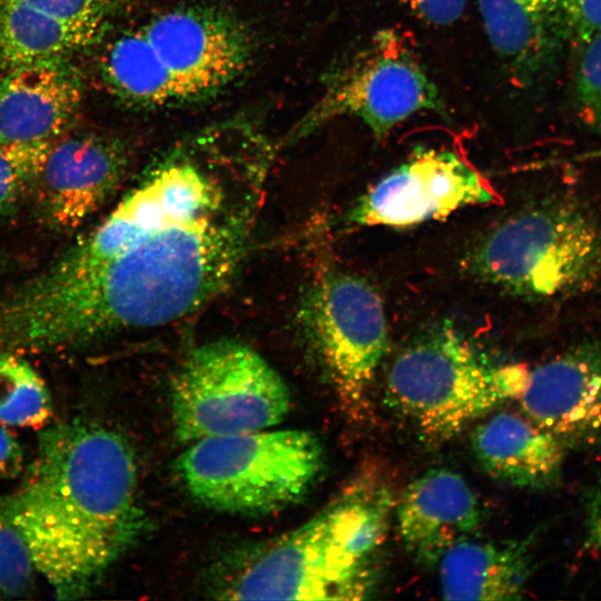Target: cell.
<instances>
[{
	"mask_svg": "<svg viewBox=\"0 0 601 601\" xmlns=\"http://www.w3.org/2000/svg\"><path fill=\"white\" fill-rule=\"evenodd\" d=\"M0 512L21 535L55 597L82 598L141 528L131 447L98 423L51 425L39 433L20 485L0 497Z\"/></svg>",
	"mask_w": 601,
	"mask_h": 601,
	"instance_id": "2",
	"label": "cell"
},
{
	"mask_svg": "<svg viewBox=\"0 0 601 601\" xmlns=\"http://www.w3.org/2000/svg\"><path fill=\"white\" fill-rule=\"evenodd\" d=\"M126 168L125 147L115 138L98 134L59 138L31 190L40 218L56 229H75L105 203Z\"/></svg>",
	"mask_w": 601,
	"mask_h": 601,
	"instance_id": "13",
	"label": "cell"
},
{
	"mask_svg": "<svg viewBox=\"0 0 601 601\" xmlns=\"http://www.w3.org/2000/svg\"><path fill=\"white\" fill-rule=\"evenodd\" d=\"M585 543L601 556V482L588 493L585 502Z\"/></svg>",
	"mask_w": 601,
	"mask_h": 601,
	"instance_id": "27",
	"label": "cell"
},
{
	"mask_svg": "<svg viewBox=\"0 0 601 601\" xmlns=\"http://www.w3.org/2000/svg\"><path fill=\"white\" fill-rule=\"evenodd\" d=\"M472 449L492 477L521 487H544L558 481L563 445L531 420L500 412L472 434Z\"/></svg>",
	"mask_w": 601,
	"mask_h": 601,
	"instance_id": "18",
	"label": "cell"
},
{
	"mask_svg": "<svg viewBox=\"0 0 601 601\" xmlns=\"http://www.w3.org/2000/svg\"><path fill=\"white\" fill-rule=\"evenodd\" d=\"M392 494L355 479L326 509L252 560L225 590L234 600H363L376 584Z\"/></svg>",
	"mask_w": 601,
	"mask_h": 601,
	"instance_id": "3",
	"label": "cell"
},
{
	"mask_svg": "<svg viewBox=\"0 0 601 601\" xmlns=\"http://www.w3.org/2000/svg\"><path fill=\"white\" fill-rule=\"evenodd\" d=\"M566 41L579 49L601 32V0H560Z\"/></svg>",
	"mask_w": 601,
	"mask_h": 601,
	"instance_id": "24",
	"label": "cell"
},
{
	"mask_svg": "<svg viewBox=\"0 0 601 601\" xmlns=\"http://www.w3.org/2000/svg\"><path fill=\"white\" fill-rule=\"evenodd\" d=\"M23 467V453L16 436L0 423V481L16 477Z\"/></svg>",
	"mask_w": 601,
	"mask_h": 601,
	"instance_id": "26",
	"label": "cell"
},
{
	"mask_svg": "<svg viewBox=\"0 0 601 601\" xmlns=\"http://www.w3.org/2000/svg\"><path fill=\"white\" fill-rule=\"evenodd\" d=\"M303 321L343 404L358 412L390 345L380 294L359 276L326 273L305 299Z\"/></svg>",
	"mask_w": 601,
	"mask_h": 601,
	"instance_id": "10",
	"label": "cell"
},
{
	"mask_svg": "<svg viewBox=\"0 0 601 601\" xmlns=\"http://www.w3.org/2000/svg\"><path fill=\"white\" fill-rule=\"evenodd\" d=\"M493 200L487 181L460 155L420 148L365 193L347 213L346 221L408 227Z\"/></svg>",
	"mask_w": 601,
	"mask_h": 601,
	"instance_id": "11",
	"label": "cell"
},
{
	"mask_svg": "<svg viewBox=\"0 0 601 601\" xmlns=\"http://www.w3.org/2000/svg\"><path fill=\"white\" fill-rule=\"evenodd\" d=\"M35 572L21 535L0 512V598L26 592L33 582Z\"/></svg>",
	"mask_w": 601,
	"mask_h": 601,
	"instance_id": "23",
	"label": "cell"
},
{
	"mask_svg": "<svg viewBox=\"0 0 601 601\" xmlns=\"http://www.w3.org/2000/svg\"><path fill=\"white\" fill-rule=\"evenodd\" d=\"M420 20L433 26H449L463 14L469 0H397Z\"/></svg>",
	"mask_w": 601,
	"mask_h": 601,
	"instance_id": "25",
	"label": "cell"
},
{
	"mask_svg": "<svg viewBox=\"0 0 601 601\" xmlns=\"http://www.w3.org/2000/svg\"><path fill=\"white\" fill-rule=\"evenodd\" d=\"M1 264H2V263H1V258H0V266H1Z\"/></svg>",
	"mask_w": 601,
	"mask_h": 601,
	"instance_id": "28",
	"label": "cell"
},
{
	"mask_svg": "<svg viewBox=\"0 0 601 601\" xmlns=\"http://www.w3.org/2000/svg\"><path fill=\"white\" fill-rule=\"evenodd\" d=\"M177 440L267 430L290 410V394L277 371L250 346L217 339L191 351L171 385Z\"/></svg>",
	"mask_w": 601,
	"mask_h": 601,
	"instance_id": "8",
	"label": "cell"
},
{
	"mask_svg": "<svg viewBox=\"0 0 601 601\" xmlns=\"http://www.w3.org/2000/svg\"><path fill=\"white\" fill-rule=\"evenodd\" d=\"M120 0H0V65L62 60L106 29Z\"/></svg>",
	"mask_w": 601,
	"mask_h": 601,
	"instance_id": "14",
	"label": "cell"
},
{
	"mask_svg": "<svg viewBox=\"0 0 601 601\" xmlns=\"http://www.w3.org/2000/svg\"><path fill=\"white\" fill-rule=\"evenodd\" d=\"M519 398L526 417L564 449H601V339L529 370Z\"/></svg>",
	"mask_w": 601,
	"mask_h": 601,
	"instance_id": "12",
	"label": "cell"
},
{
	"mask_svg": "<svg viewBox=\"0 0 601 601\" xmlns=\"http://www.w3.org/2000/svg\"><path fill=\"white\" fill-rule=\"evenodd\" d=\"M273 156L267 137L240 119L179 140L90 234L0 299V341L79 347L205 306L246 254Z\"/></svg>",
	"mask_w": 601,
	"mask_h": 601,
	"instance_id": "1",
	"label": "cell"
},
{
	"mask_svg": "<svg viewBox=\"0 0 601 601\" xmlns=\"http://www.w3.org/2000/svg\"><path fill=\"white\" fill-rule=\"evenodd\" d=\"M446 600H515L522 598L532 570L529 540H463L439 562Z\"/></svg>",
	"mask_w": 601,
	"mask_h": 601,
	"instance_id": "19",
	"label": "cell"
},
{
	"mask_svg": "<svg viewBox=\"0 0 601 601\" xmlns=\"http://www.w3.org/2000/svg\"><path fill=\"white\" fill-rule=\"evenodd\" d=\"M466 265L481 280L516 296L571 295L601 277V227L571 204L523 209L489 229Z\"/></svg>",
	"mask_w": 601,
	"mask_h": 601,
	"instance_id": "7",
	"label": "cell"
},
{
	"mask_svg": "<svg viewBox=\"0 0 601 601\" xmlns=\"http://www.w3.org/2000/svg\"><path fill=\"white\" fill-rule=\"evenodd\" d=\"M484 32L516 85L540 80L566 41L560 0H476Z\"/></svg>",
	"mask_w": 601,
	"mask_h": 601,
	"instance_id": "16",
	"label": "cell"
},
{
	"mask_svg": "<svg viewBox=\"0 0 601 601\" xmlns=\"http://www.w3.org/2000/svg\"><path fill=\"white\" fill-rule=\"evenodd\" d=\"M529 370L495 365L451 325L404 348L387 375L390 404L422 437L443 443L500 404L519 398Z\"/></svg>",
	"mask_w": 601,
	"mask_h": 601,
	"instance_id": "5",
	"label": "cell"
},
{
	"mask_svg": "<svg viewBox=\"0 0 601 601\" xmlns=\"http://www.w3.org/2000/svg\"><path fill=\"white\" fill-rule=\"evenodd\" d=\"M573 88L579 118L601 138V32L579 48Z\"/></svg>",
	"mask_w": 601,
	"mask_h": 601,
	"instance_id": "22",
	"label": "cell"
},
{
	"mask_svg": "<svg viewBox=\"0 0 601 601\" xmlns=\"http://www.w3.org/2000/svg\"><path fill=\"white\" fill-rule=\"evenodd\" d=\"M423 111L447 114L410 41L400 31L382 29L327 75L319 98L294 126L289 139L303 138L337 118L353 117L382 140Z\"/></svg>",
	"mask_w": 601,
	"mask_h": 601,
	"instance_id": "9",
	"label": "cell"
},
{
	"mask_svg": "<svg viewBox=\"0 0 601 601\" xmlns=\"http://www.w3.org/2000/svg\"><path fill=\"white\" fill-rule=\"evenodd\" d=\"M254 42L238 18L216 7L160 12L118 36L101 62L119 99L140 107H177L205 100L248 69Z\"/></svg>",
	"mask_w": 601,
	"mask_h": 601,
	"instance_id": "4",
	"label": "cell"
},
{
	"mask_svg": "<svg viewBox=\"0 0 601 601\" xmlns=\"http://www.w3.org/2000/svg\"><path fill=\"white\" fill-rule=\"evenodd\" d=\"M51 146L0 139V216L13 211L31 193Z\"/></svg>",
	"mask_w": 601,
	"mask_h": 601,
	"instance_id": "21",
	"label": "cell"
},
{
	"mask_svg": "<svg viewBox=\"0 0 601 601\" xmlns=\"http://www.w3.org/2000/svg\"><path fill=\"white\" fill-rule=\"evenodd\" d=\"M51 415V395L38 372L22 357L1 353L0 423L39 427Z\"/></svg>",
	"mask_w": 601,
	"mask_h": 601,
	"instance_id": "20",
	"label": "cell"
},
{
	"mask_svg": "<svg viewBox=\"0 0 601 601\" xmlns=\"http://www.w3.org/2000/svg\"><path fill=\"white\" fill-rule=\"evenodd\" d=\"M481 508L469 483L449 469H431L405 489L396 510L397 530L418 565H437L481 524Z\"/></svg>",
	"mask_w": 601,
	"mask_h": 601,
	"instance_id": "15",
	"label": "cell"
},
{
	"mask_svg": "<svg viewBox=\"0 0 601 601\" xmlns=\"http://www.w3.org/2000/svg\"><path fill=\"white\" fill-rule=\"evenodd\" d=\"M79 102L80 86L62 60L10 68L0 82V139L53 144Z\"/></svg>",
	"mask_w": 601,
	"mask_h": 601,
	"instance_id": "17",
	"label": "cell"
},
{
	"mask_svg": "<svg viewBox=\"0 0 601 601\" xmlns=\"http://www.w3.org/2000/svg\"><path fill=\"white\" fill-rule=\"evenodd\" d=\"M323 461L315 434L267 428L190 443L176 470L189 494L205 506L249 516L299 502L318 477Z\"/></svg>",
	"mask_w": 601,
	"mask_h": 601,
	"instance_id": "6",
	"label": "cell"
}]
</instances>
